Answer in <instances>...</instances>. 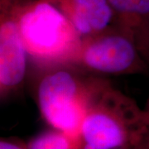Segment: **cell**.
Returning a JSON list of instances; mask_svg holds the SVG:
<instances>
[{"label": "cell", "instance_id": "1", "mask_svg": "<svg viewBox=\"0 0 149 149\" xmlns=\"http://www.w3.org/2000/svg\"><path fill=\"white\" fill-rule=\"evenodd\" d=\"M41 70L35 98L42 117L53 128L79 140L87 112L110 82L68 65Z\"/></svg>", "mask_w": 149, "mask_h": 149}, {"label": "cell", "instance_id": "2", "mask_svg": "<svg viewBox=\"0 0 149 149\" xmlns=\"http://www.w3.org/2000/svg\"><path fill=\"white\" fill-rule=\"evenodd\" d=\"M148 130L145 110L110 83L85 115L79 136L80 148H145Z\"/></svg>", "mask_w": 149, "mask_h": 149}, {"label": "cell", "instance_id": "3", "mask_svg": "<svg viewBox=\"0 0 149 149\" xmlns=\"http://www.w3.org/2000/svg\"><path fill=\"white\" fill-rule=\"evenodd\" d=\"M16 6L29 59L41 69L67 64L82 38L69 19L45 0H16Z\"/></svg>", "mask_w": 149, "mask_h": 149}, {"label": "cell", "instance_id": "4", "mask_svg": "<svg viewBox=\"0 0 149 149\" xmlns=\"http://www.w3.org/2000/svg\"><path fill=\"white\" fill-rule=\"evenodd\" d=\"M66 65L99 76L145 74L149 67L133 39L115 24L82 37Z\"/></svg>", "mask_w": 149, "mask_h": 149}, {"label": "cell", "instance_id": "5", "mask_svg": "<svg viewBox=\"0 0 149 149\" xmlns=\"http://www.w3.org/2000/svg\"><path fill=\"white\" fill-rule=\"evenodd\" d=\"M28 55L22 38L16 0H0V99L5 101L22 90Z\"/></svg>", "mask_w": 149, "mask_h": 149}, {"label": "cell", "instance_id": "6", "mask_svg": "<svg viewBox=\"0 0 149 149\" xmlns=\"http://www.w3.org/2000/svg\"><path fill=\"white\" fill-rule=\"evenodd\" d=\"M45 1L61 11L82 37L96 34L114 24V14L108 0Z\"/></svg>", "mask_w": 149, "mask_h": 149}, {"label": "cell", "instance_id": "7", "mask_svg": "<svg viewBox=\"0 0 149 149\" xmlns=\"http://www.w3.org/2000/svg\"><path fill=\"white\" fill-rule=\"evenodd\" d=\"M114 24L133 39L149 65V0H108Z\"/></svg>", "mask_w": 149, "mask_h": 149}, {"label": "cell", "instance_id": "8", "mask_svg": "<svg viewBox=\"0 0 149 149\" xmlns=\"http://www.w3.org/2000/svg\"><path fill=\"white\" fill-rule=\"evenodd\" d=\"M29 149H75L80 148L79 140L56 128L45 131L30 139Z\"/></svg>", "mask_w": 149, "mask_h": 149}, {"label": "cell", "instance_id": "9", "mask_svg": "<svg viewBox=\"0 0 149 149\" xmlns=\"http://www.w3.org/2000/svg\"><path fill=\"white\" fill-rule=\"evenodd\" d=\"M1 149H26L27 143L17 138H2L0 140Z\"/></svg>", "mask_w": 149, "mask_h": 149}, {"label": "cell", "instance_id": "10", "mask_svg": "<svg viewBox=\"0 0 149 149\" xmlns=\"http://www.w3.org/2000/svg\"><path fill=\"white\" fill-rule=\"evenodd\" d=\"M145 110H147V111H149V97L148 99V101H147V104H146V107H145V109H144Z\"/></svg>", "mask_w": 149, "mask_h": 149}]
</instances>
